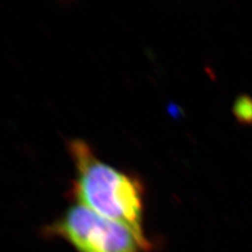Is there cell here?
Returning <instances> with one entry per match:
<instances>
[{
	"label": "cell",
	"instance_id": "3",
	"mask_svg": "<svg viewBox=\"0 0 252 252\" xmlns=\"http://www.w3.org/2000/svg\"><path fill=\"white\" fill-rule=\"evenodd\" d=\"M232 113L240 123L252 124V97L247 94H239L233 102Z\"/></svg>",
	"mask_w": 252,
	"mask_h": 252
},
{
	"label": "cell",
	"instance_id": "1",
	"mask_svg": "<svg viewBox=\"0 0 252 252\" xmlns=\"http://www.w3.org/2000/svg\"><path fill=\"white\" fill-rule=\"evenodd\" d=\"M68 146L76 168L72 193L78 204L146 238L140 181L101 161L82 140H73Z\"/></svg>",
	"mask_w": 252,
	"mask_h": 252
},
{
	"label": "cell",
	"instance_id": "2",
	"mask_svg": "<svg viewBox=\"0 0 252 252\" xmlns=\"http://www.w3.org/2000/svg\"><path fill=\"white\" fill-rule=\"evenodd\" d=\"M52 229L77 252H143L146 238L131 228L101 217L80 204L70 206Z\"/></svg>",
	"mask_w": 252,
	"mask_h": 252
}]
</instances>
